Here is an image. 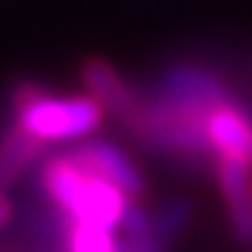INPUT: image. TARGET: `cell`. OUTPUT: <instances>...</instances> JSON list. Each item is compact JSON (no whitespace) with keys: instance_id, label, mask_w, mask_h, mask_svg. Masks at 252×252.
<instances>
[{"instance_id":"6da1fadb","label":"cell","mask_w":252,"mask_h":252,"mask_svg":"<svg viewBox=\"0 0 252 252\" xmlns=\"http://www.w3.org/2000/svg\"><path fill=\"white\" fill-rule=\"evenodd\" d=\"M207 107L157 93L154 101L137 104L135 112L124 118V126L143 149L152 152L210 154L216 149L207 132Z\"/></svg>"},{"instance_id":"7a4b0ae2","label":"cell","mask_w":252,"mask_h":252,"mask_svg":"<svg viewBox=\"0 0 252 252\" xmlns=\"http://www.w3.org/2000/svg\"><path fill=\"white\" fill-rule=\"evenodd\" d=\"M42 188L56 202V207L64 210L70 219L107 227V230H115L121 224L124 207L129 202V196L118 185L84 171L67 154L45 162Z\"/></svg>"},{"instance_id":"3957f363","label":"cell","mask_w":252,"mask_h":252,"mask_svg":"<svg viewBox=\"0 0 252 252\" xmlns=\"http://www.w3.org/2000/svg\"><path fill=\"white\" fill-rule=\"evenodd\" d=\"M17 121L31 135L42 140H76L95 132L107 109L93 95L79 98H54L36 84H20L14 90Z\"/></svg>"},{"instance_id":"277c9868","label":"cell","mask_w":252,"mask_h":252,"mask_svg":"<svg viewBox=\"0 0 252 252\" xmlns=\"http://www.w3.org/2000/svg\"><path fill=\"white\" fill-rule=\"evenodd\" d=\"M67 157L76 165H81L84 171L95 174V177H104L112 185H118L129 199L140 196L146 188L143 174L135 168V162L129 160L115 143H109V140H84V143L73 146L67 152Z\"/></svg>"},{"instance_id":"5b68a950","label":"cell","mask_w":252,"mask_h":252,"mask_svg":"<svg viewBox=\"0 0 252 252\" xmlns=\"http://www.w3.org/2000/svg\"><path fill=\"white\" fill-rule=\"evenodd\" d=\"M160 93L190 101V104H199V107H207V109L233 104L224 84L210 70L196 67V64H171L160 76Z\"/></svg>"},{"instance_id":"8992f818","label":"cell","mask_w":252,"mask_h":252,"mask_svg":"<svg viewBox=\"0 0 252 252\" xmlns=\"http://www.w3.org/2000/svg\"><path fill=\"white\" fill-rule=\"evenodd\" d=\"M250 165H244L235 157L219 154V185L224 190L227 207H230V224L235 238L244 247H252V182Z\"/></svg>"},{"instance_id":"52a82bcc","label":"cell","mask_w":252,"mask_h":252,"mask_svg":"<svg viewBox=\"0 0 252 252\" xmlns=\"http://www.w3.org/2000/svg\"><path fill=\"white\" fill-rule=\"evenodd\" d=\"M207 132L219 154L235 157L252 168V121L233 104L210 109L207 115Z\"/></svg>"},{"instance_id":"ba28073f","label":"cell","mask_w":252,"mask_h":252,"mask_svg":"<svg viewBox=\"0 0 252 252\" xmlns=\"http://www.w3.org/2000/svg\"><path fill=\"white\" fill-rule=\"evenodd\" d=\"M81 79H84V87H87V93H90L93 98L98 101L107 112L121 118V121L129 112H135L137 104H140L137 95L132 93V87L104 59H87V62L81 64Z\"/></svg>"},{"instance_id":"9c48e42d","label":"cell","mask_w":252,"mask_h":252,"mask_svg":"<svg viewBox=\"0 0 252 252\" xmlns=\"http://www.w3.org/2000/svg\"><path fill=\"white\" fill-rule=\"evenodd\" d=\"M42 146L45 140L31 135L20 121L0 135V193H6L23 177V171L39 157Z\"/></svg>"},{"instance_id":"30bf717a","label":"cell","mask_w":252,"mask_h":252,"mask_svg":"<svg viewBox=\"0 0 252 252\" xmlns=\"http://www.w3.org/2000/svg\"><path fill=\"white\" fill-rule=\"evenodd\" d=\"M64 238H67V252H115L118 244L112 230L87 224V221H76L70 216L64 221Z\"/></svg>"},{"instance_id":"8fae6325","label":"cell","mask_w":252,"mask_h":252,"mask_svg":"<svg viewBox=\"0 0 252 252\" xmlns=\"http://www.w3.org/2000/svg\"><path fill=\"white\" fill-rule=\"evenodd\" d=\"M190 216H193V207H190L188 199H171V202H165V205L160 207V213L154 216V233L168 244L171 238H177V235L188 227Z\"/></svg>"},{"instance_id":"7c38bea8","label":"cell","mask_w":252,"mask_h":252,"mask_svg":"<svg viewBox=\"0 0 252 252\" xmlns=\"http://www.w3.org/2000/svg\"><path fill=\"white\" fill-rule=\"evenodd\" d=\"M121 227L126 230V235H140V233L154 230V221L149 219V213H146L137 202H132V199H129V202H126V207H124V216H121Z\"/></svg>"},{"instance_id":"4fadbf2b","label":"cell","mask_w":252,"mask_h":252,"mask_svg":"<svg viewBox=\"0 0 252 252\" xmlns=\"http://www.w3.org/2000/svg\"><path fill=\"white\" fill-rule=\"evenodd\" d=\"M11 213H14V210H11V202L3 196V193H0V227H3V224L11 219Z\"/></svg>"},{"instance_id":"5bb4252c","label":"cell","mask_w":252,"mask_h":252,"mask_svg":"<svg viewBox=\"0 0 252 252\" xmlns=\"http://www.w3.org/2000/svg\"><path fill=\"white\" fill-rule=\"evenodd\" d=\"M115 252H135V250H132V244H129V241H118L115 244Z\"/></svg>"},{"instance_id":"9a60e30c","label":"cell","mask_w":252,"mask_h":252,"mask_svg":"<svg viewBox=\"0 0 252 252\" xmlns=\"http://www.w3.org/2000/svg\"><path fill=\"white\" fill-rule=\"evenodd\" d=\"M39 252H45V250H39Z\"/></svg>"}]
</instances>
